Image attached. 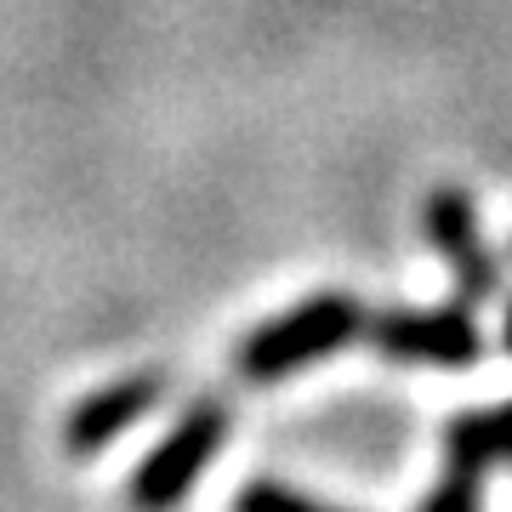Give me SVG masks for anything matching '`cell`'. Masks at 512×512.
Here are the masks:
<instances>
[{"label": "cell", "instance_id": "obj_7", "mask_svg": "<svg viewBox=\"0 0 512 512\" xmlns=\"http://www.w3.org/2000/svg\"><path fill=\"white\" fill-rule=\"evenodd\" d=\"M234 512H342V507H325V501H313V495L291 490L279 478H251L234 495Z\"/></svg>", "mask_w": 512, "mask_h": 512}, {"label": "cell", "instance_id": "obj_10", "mask_svg": "<svg viewBox=\"0 0 512 512\" xmlns=\"http://www.w3.org/2000/svg\"><path fill=\"white\" fill-rule=\"evenodd\" d=\"M507 256H512V245H507Z\"/></svg>", "mask_w": 512, "mask_h": 512}, {"label": "cell", "instance_id": "obj_8", "mask_svg": "<svg viewBox=\"0 0 512 512\" xmlns=\"http://www.w3.org/2000/svg\"><path fill=\"white\" fill-rule=\"evenodd\" d=\"M416 512H484V473H461L444 467V478L421 495Z\"/></svg>", "mask_w": 512, "mask_h": 512}, {"label": "cell", "instance_id": "obj_5", "mask_svg": "<svg viewBox=\"0 0 512 512\" xmlns=\"http://www.w3.org/2000/svg\"><path fill=\"white\" fill-rule=\"evenodd\" d=\"M160 399H165V382L148 376V370L143 376H120V382L92 387V393L63 416V450H69V456H103V450H109L120 433H131Z\"/></svg>", "mask_w": 512, "mask_h": 512}, {"label": "cell", "instance_id": "obj_9", "mask_svg": "<svg viewBox=\"0 0 512 512\" xmlns=\"http://www.w3.org/2000/svg\"><path fill=\"white\" fill-rule=\"evenodd\" d=\"M501 348L512 353V296H507V302H501Z\"/></svg>", "mask_w": 512, "mask_h": 512}, {"label": "cell", "instance_id": "obj_6", "mask_svg": "<svg viewBox=\"0 0 512 512\" xmlns=\"http://www.w3.org/2000/svg\"><path fill=\"white\" fill-rule=\"evenodd\" d=\"M444 467H461V473L512 467V399L444 421Z\"/></svg>", "mask_w": 512, "mask_h": 512}, {"label": "cell", "instance_id": "obj_2", "mask_svg": "<svg viewBox=\"0 0 512 512\" xmlns=\"http://www.w3.org/2000/svg\"><path fill=\"white\" fill-rule=\"evenodd\" d=\"M228 427H234V416H228V404L222 399H194L183 416L171 421V433L137 461V473H131V484H126V501L137 512L183 507L188 490L205 478V467L222 456Z\"/></svg>", "mask_w": 512, "mask_h": 512}, {"label": "cell", "instance_id": "obj_1", "mask_svg": "<svg viewBox=\"0 0 512 512\" xmlns=\"http://www.w3.org/2000/svg\"><path fill=\"white\" fill-rule=\"evenodd\" d=\"M365 319L370 313L359 308V296L319 291L308 302H296V308L274 313L268 325H256L234 348V376L251 387H274L285 376H296V370L330 359V353L365 342Z\"/></svg>", "mask_w": 512, "mask_h": 512}, {"label": "cell", "instance_id": "obj_4", "mask_svg": "<svg viewBox=\"0 0 512 512\" xmlns=\"http://www.w3.org/2000/svg\"><path fill=\"white\" fill-rule=\"evenodd\" d=\"M421 234L444 256V268L456 279V296L467 308H484V302L501 296V256L490 251L484 222H478V200L467 188H456V183L433 188L421 200Z\"/></svg>", "mask_w": 512, "mask_h": 512}, {"label": "cell", "instance_id": "obj_3", "mask_svg": "<svg viewBox=\"0 0 512 512\" xmlns=\"http://www.w3.org/2000/svg\"><path fill=\"white\" fill-rule=\"evenodd\" d=\"M365 342L393 365H439L467 370L484 359V325L467 302L444 308H387L365 319Z\"/></svg>", "mask_w": 512, "mask_h": 512}]
</instances>
